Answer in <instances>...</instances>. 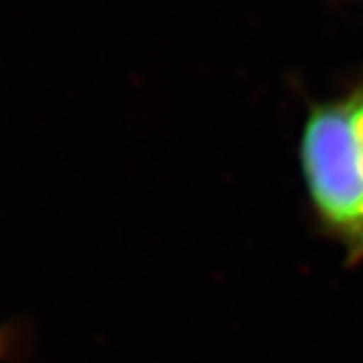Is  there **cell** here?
Masks as SVG:
<instances>
[{
	"label": "cell",
	"instance_id": "cell-1",
	"mask_svg": "<svg viewBox=\"0 0 363 363\" xmlns=\"http://www.w3.org/2000/svg\"><path fill=\"white\" fill-rule=\"evenodd\" d=\"M298 169L319 230L350 267L363 264V147L355 89L309 104L298 135Z\"/></svg>",
	"mask_w": 363,
	"mask_h": 363
},
{
	"label": "cell",
	"instance_id": "cell-2",
	"mask_svg": "<svg viewBox=\"0 0 363 363\" xmlns=\"http://www.w3.org/2000/svg\"><path fill=\"white\" fill-rule=\"evenodd\" d=\"M355 123H357V135L363 147V83L355 87Z\"/></svg>",
	"mask_w": 363,
	"mask_h": 363
}]
</instances>
